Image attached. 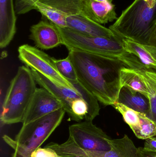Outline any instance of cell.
<instances>
[{
	"mask_svg": "<svg viewBox=\"0 0 156 157\" xmlns=\"http://www.w3.org/2000/svg\"><path fill=\"white\" fill-rule=\"evenodd\" d=\"M138 157H156V153L147 152L144 150L143 147L138 148Z\"/></svg>",
	"mask_w": 156,
	"mask_h": 157,
	"instance_id": "obj_27",
	"label": "cell"
},
{
	"mask_svg": "<svg viewBox=\"0 0 156 157\" xmlns=\"http://www.w3.org/2000/svg\"><path fill=\"white\" fill-rule=\"evenodd\" d=\"M109 144L111 150L94 151L93 157H138V148L126 135L120 139H110Z\"/></svg>",
	"mask_w": 156,
	"mask_h": 157,
	"instance_id": "obj_15",
	"label": "cell"
},
{
	"mask_svg": "<svg viewBox=\"0 0 156 157\" xmlns=\"http://www.w3.org/2000/svg\"><path fill=\"white\" fill-rule=\"evenodd\" d=\"M143 148L147 152L156 154V136L145 140Z\"/></svg>",
	"mask_w": 156,
	"mask_h": 157,
	"instance_id": "obj_26",
	"label": "cell"
},
{
	"mask_svg": "<svg viewBox=\"0 0 156 157\" xmlns=\"http://www.w3.org/2000/svg\"><path fill=\"white\" fill-rule=\"evenodd\" d=\"M13 0H0V48H6L16 32V17Z\"/></svg>",
	"mask_w": 156,
	"mask_h": 157,
	"instance_id": "obj_11",
	"label": "cell"
},
{
	"mask_svg": "<svg viewBox=\"0 0 156 157\" xmlns=\"http://www.w3.org/2000/svg\"><path fill=\"white\" fill-rule=\"evenodd\" d=\"M69 138L82 149L89 151H107L111 150V139L92 121H84L69 127Z\"/></svg>",
	"mask_w": 156,
	"mask_h": 157,
	"instance_id": "obj_8",
	"label": "cell"
},
{
	"mask_svg": "<svg viewBox=\"0 0 156 157\" xmlns=\"http://www.w3.org/2000/svg\"><path fill=\"white\" fill-rule=\"evenodd\" d=\"M113 106L122 115L125 122L130 126L131 129L140 124V112L136 111L127 106L116 101Z\"/></svg>",
	"mask_w": 156,
	"mask_h": 157,
	"instance_id": "obj_22",
	"label": "cell"
},
{
	"mask_svg": "<svg viewBox=\"0 0 156 157\" xmlns=\"http://www.w3.org/2000/svg\"><path fill=\"white\" fill-rule=\"evenodd\" d=\"M30 68H18L10 83L2 106L1 122L3 124L23 123L27 110L37 89Z\"/></svg>",
	"mask_w": 156,
	"mask_h": 157,
	"instance_id": "obj_3",
	"label": "cell"
},
{
	"mask_svg": "<svg viewBox=\"0 0 156 157\" xmlns=\"http://www.w3.org/2000/svg\"><path fill=\"white\" fill-rule=\"evenodd\" d=\"M31 157H59L56 152L52 148L45 147H39L35 150L31 155Z\"/></svg>",
	"mask_w": 156,
	"mask_h": 157,
	"instance_id": "obj_25",
	"label": "cell"
},
{
	"mask_svg": "<svg viewBox=\"0 0 156 157\" xmlns=\"http://www.w3.org/2000/svg\"><path fill=\"white\" fill-rule=\"evenodd\" d=\"M31 70L36 83L48 90L61 102L63 109L70 118L72 114V102L80 98L86 101L89 107V111L85 121H93L100 114V107L98 100L79 81L72 84L78 91L57 84L38 72L32 69Z\"/></svg>",
	"mask_w": 156,
	"mask_h": 157,
	"instance_id": "obj_6",
	"label": "cell"
},
{
	"mask_svg": "<svg viewBox=\"0 0 156 157\" xmlns=\"http://www.w3.org/2000/svg\"><path fill=\"white\" fill-rule=\"evenodd\" d=\"M82 16L100 25L113 22L118 18L113 0L104 2L85 0Z\"/></svg>",
	"mask_w": 156,
	"mask_h": 157,
	"instance_id": "obj_13",
	"label": "cell"
},
{
	"mask_svg": "<svg viewBox=\"0 0 156 157\" xmlns=\"http://www.w3.org/2000/svg\"><path fill=\"white\" fill-rule=\"evenodd\" d=\"M68 56L80 83L98 101L105 106L117 101L121 89L120 71L127 67L123 62L74 49L69 50Z\"/></svg>",
	"mask_w": 156,
	"mask_h": 157,
	"instance_id": "obj_1",
	"label": "cell"
},
{
	"mask_svg": "<svg viewBox=\"0 0 156 157\" xmlns=\"http://www.w3.org/2000/svg\"><path fill=\"white\" fill-rule=\"evenodd\" d=\"M85 0H39L35 4L38 6L47 7L56 10L67 16H82Z\"/></svg>",
	"mask_w": 156,
	"mask_h": 157,
	"instance_id": "obj_17",
	"label": "cell"
},
{
	"mask_svg": "<svg viewBox=\"0 0 156 157\" xmlns=\"http://www.w3.org/2000/svg\"><path fill=\"white\" fill-rule=\"evenodd\" d=\"M109 29L121 37L156 47V0H134Z\"/></svg>",
	"mask_w": 156,
	"mask_h": 157,
	"instance_id": "obj_2",
	"label": "cell"
},
{
	"mask_svg": "<svg viewBox=\"0 0 156 157\" xmlns=\"http://www.w3.org/2000/svg\"><path fill=\"white\" fill-rule=\"evenodd\" d=\"M120 80L121 88L125 87L132 91L140 92L148 98L145 85L136 70L129 67H123L120 71Z\"/></svg>",
	"mask_w": 156,
	"mask_h": 157,
	"instance_id": "obj_19",
	"label": "cell"
},
{
	"mask_svg": "<svg viewBox=\"0 0 156 157\" xmlns=\"http://www.w3.org/2000/svg\"><path fill=\"white\" fill-rule=\"evenodd\" d=\"M18 52L19 59L30 69L38 72L57 84L78 90L60 73L56 67L54 58L41 49L24 44L18 48Z\"/></svg>",
	"mask_w": 156,
	"mask_h": 157,
	"instance_id": "obj_7",
	"label": "cell"
},
{
	"mask_svg": "<svg viewBox=\"0 0 156 157\" xmlns=\"http://www.w3.org/2000/svg\"><path fill=\"white\" fill-rule=\"evenodd\" d=\"M39 0H15V9L17 14H24L35 9L34 5Z\"/></svg>",
	"mask_w": 156,
	"mask_h": 157,
	"instance_id": "obj_24",
	"label": "cell"
},
{
	"mask_svg": "<svg viewBox=\"0 0 156 157\" xmlns=\"http://www.w3.org/2000/svg\"><path fill=\"white\" fill-rule=\"evenodd\" d=\"M117 101L147 116L150 114L149 99L139 92L132 91L125 87H122L119 92Z\"/></svg>",
	"mask_w": 156,
	"mask_h": 157,
	"instance_id": "obj_16",
	"label": "cell"
},
{
	"mask_svg": "<svg viewBox=\"0 0 156 157\" xmlns=\"http://www.w3.org/2000/svg\"><path fill=\"white\" fill-rule=\"evenodd\" d=\"M66 111L61 108L26 124H23L14 139L3 136L5 142L14 152L12 157H31L59 126Z\"/></svg>",
	"mask_w": 156,
	"mask_h": 157,
	"instance_id": "obj_4",
	"label": "cell"
},
{
	"mask_svg": "<svg viewBox=\"0 0 156 157\" xmlns=\"http://www.w3.org/2000/svg\"><path fill=\"white\" fill-rule=\"evenodd\" d=\"M67 28L87 36L111 38L116 36L110 29L81 15L67 16Z\"/></svg>",
	"mask_w": 156,
	"mask_h": 157,
	"instance_id": "obj_12",
	"label": "cell"
},
{
	"mask_svg": "<svg viewBox=\"0 0 156 157\" xmlns=\"http://www.w3.org/2000/svg\"><path fill=\"white\" fill-rule=\"evenodd\" d=\"M35 10H37L41 14L45 17L55 25L61 28H67V16L64 14L54 9L42 6H38Z\"/></svg>",
	"mask_w": 156,
	"mask_h": 157,
	"instance_id": "obj_23",
	"label": "cell"
},
{
	"mask_svg": "<svg viewBox=\"0 0 156 157\" xmlns=\"http://www.w3.org/2000/svg\"><path fill=\"white\" fill-rule=\"evenodd\" d=\"M54 61L58 71L64 78L71 84L78 81L75 68L68 56L61 59H54Z\"/></svg>",
	"mask_w": 156,
	"mask_h": 157,
	"instance_id": "obj_21",
	"label": "cell"
},
{
	"mask_svg": "<svg viewBox=\"0 0 156 157\" xmlns=\"http://www.w3.org/2000/svg\"><path fill=\"white\" fill-rule=\"evenodd\" d=\"M29 38L41 50H49L62 45L60 34L51 22L39 21L30 28Z\"/></svg>",
	"mask_w": 156,
	"mask_h": 157,
	"instance_id": "obj_10",
	"label": "cell"
},
{
	"mask_svg": "<svg viewBox=\"0 0 156 157\" xmlns=\"http://www.w3.org/2000/svg\"><path fill=\"white\" fill-rule=\"evenodd\" d=\"M140 124L132 129L136 137L146 140L156 136V124L146 114L140 113Z\"/></svg>",
	"mask_w": 156,
	"mask_h": 157,
	"instance_id": "obj_20",
	"label": "cell"
},
{
	"mask_svg": "<svg viewBox=\"0 0 156 157\" xmlns=\"http://www.w3.org/2000/svg\"><path fill=\"white\" fill-rule=\"evenodd\" d=\"M135 70L139 74L147 89L150 106L148 117L156 124V71L145 66Z\"/></svg>",
	"mask_w": 156,
	"mask_h": 157,
	"instance_id": "obj_18",
	"label": "cell"
},
{
	"mask_svg": "<svg viewBox=\"0 0 156 157\" xmlns=\"http://www.w3.org/2000/svg\"><path fill=\"white\" fill-rule=\"evenodd\" d=\"M63 108L61 102L44 88H37L25 115L26 124Z\"/></svg>",
	"mask_w": 156,
	"mask_h": 157,
	"instance_id": "obj_9",
	"label": "cell"
},
{
	"mask_svg": "<svg viewBox=\"0 0 156 157\" xmlns=\"http://www.w3.org/2000/svg\"><path fill=\"white\" fill-rule=\"evenodd\" d=\"M119 37L127 52L136 57L147 69L156 71V47L143 45Z\"/></svg>",
	"mask_w": 156,
	"mask_h": 157,
	"instance_id": "obj_14",
	"label": "cell"
},
{
	"mask_svg": "<svg viewBox=\"0 0 156 157\" xmlns=\"http://www.w3.org/2000/svg\"><path fill=\"white\" fill-rule=\"evenodd\" d=\"M93 1H97V2H104L106 0H93Z\"/></svg>",
	"mask_w": 156,
	"mask_h": 157,
	"instance_id": "obj_28",
	"label": "cell"
},
{
	"mask_svg": "<svg viewBox=\"0 0 156 157\" xmlns=\"http://www.w3.org/2000/svg\"><path fill=\"white\" fill-rule=\"evenodd\" d=\"M60 34L62 45L68 49L82 51L105 57L119 59L122 61L128 52L120 37H89L79 34L67 28L55 25ZM123 62V61H122Z\"/></svg>",
	"mask_w": 156,
	"mask_h": 157,
	"instance_id": "obj_5",
	"label": "cell"
},
{
	"mask_svg": "<svg viewBox=\"0 0 156 157\" xmlns=\"http://www.w3.org/2000/svg\"></svg>",
	"mask_w": 156,
	"mask_h": 157,
	"instance_id": "obj_29",
	"label": "cell"
}]
</instances>
